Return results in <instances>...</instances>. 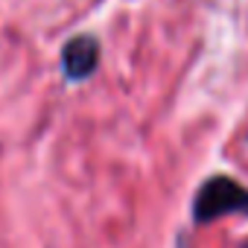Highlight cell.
Returning a JSON list of instances; mask_svg holds the SVG:
<instances>
[{"mask_svg": "<svg viewBox=\"0 0 248 248\" xmlns=\"http://www.w3.org/2000/svg\"><path fill=\"white\" fill-rule=\"evenodd\" d=\"M99 64V44L91 35H79L64 44L62 53V70L67 79H88L93 67Z\"/></svg>", "mask_w": 248, "mask_h": 248, "instance_id": "7a4b0ae2", "label": "cell"}, {"mask_svg": "<svg viewBox=\"0 0 248 248\" xmlns=\"http://www.w3.org/2000/svg\"><path fill=\"white\" fill-rule=\"evenodd\" d=\"M228 213H248V190L228 175H213L196 193L193 219L199 225H204V222H213Z\"/></svg>", "mask_w": 248, "mask_h": 248, "instance_id": "6da1fadb", "label": "cell"}, {"mask_svg": "<svg viewBox=\"0 0 248 248\" xmlns=\"http://www.w3.org/2000/svg\"><path fill=\"white\" fill-rule=\"evenodd\" d=\"M242 248H248V245H242Z\"/></svg>", "mask_w": 248, "mask_h": 248, "instance_id": "3957f363", "label": "cell"}]
</instances>
